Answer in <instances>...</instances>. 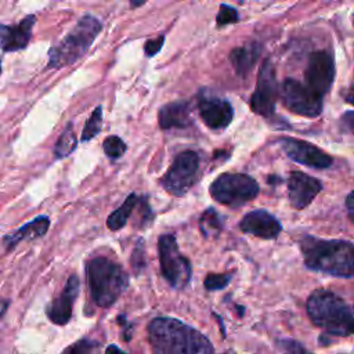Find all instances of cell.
<instances>
[{"label": "cell", "mask_w": 354, "mask_h": 354, "mask_svg": "<svg viewBox=\"0 0 354 354\" xmlns=\"http://www.w3.org/2000/svg\"><path fill=\"white\" fill-rule=\"evenodd\" d=\"M8 304H10V301H8V300H3V299H0V318H1V317L4 315V313L7 311Z\"/></svg>", "instance_id": "35"}, {"label": "cell", "mask_w": 354, "mask_h": 354, "mask_svg": "<svg viewBox=\"0 0 354 354\" xmlns=\"http://www.w3.org/2000/svg\"><path fill=\"white\" fill-rule=\"evenodd\" d=\"M353 24H354V19H353Z\"/></svg>", "instance_id": "39"}, {"label": "cell", "mask_w": 354, "mask_h": 354, "mask_svg": "<svg viewBox=\"0 0 354 354\" xmlns=\"http://www.w3.org/2000/svg\"><path fill=\"white\" fill-rule=\"evenodd\" d=\"M102 29V24L94 15H83L69 33L48 51L47 68H64L75 64L90 48Z\"/></svg>", "instance_id": "5"}, {"label": "cell", "mask_w": 354, "mask_h": 354, "mask_svg": "<svg viewBox=\"0 0 354 354\" xmlns=\"http://www.w3.org/2000/svg\"><path fill=\"white\" fill-rule=\"evenodd\" d=\"M322 185L317 178L303 171H293L288 178V196L290 205L297 210L307 207L319 194Z\"/></svg>", "instance_id": "13"}, {"label": "cell", "mask_w": 354, "mask_h": 354, "mask_svg": "<svg viewBox=\"0 0 354 354\" xmlns=\"http://www.w3.org/2000/svg\"><path fill=\"white\" fill-rule=\"evenodd\" d=\"M300 249L307 268L340 278L354 277V246L347 241H325L306 235Z\"/></svg>", "instance_id": "2"}, {"label": "cell", "mask_w": 354, "mask_h": 354, "mask_svg": "<svg viewBox=\"0 0 354 354\" xmlns=\"http://www.w3.org/2000/svg\"><path fill=\"white\" fill-rule=\"evenodd\" d=\"M281 148L285 151V153L293 159L297 163L306 165L308 167L314 169H326L332 165L333 159L315 145H311L310 142L296 140V138H282L279 141Z\"/></svg>", "instance_id": "12"}, {"label": "cell", "mask_w": 354, "mask_h": 354, "mask_svg": "<svg viewBox=\"0 0 354 354\" xmlns=\"http://www.w3.org/2000/svg\"><path fill=\"white\" fill-rule=\"evenodd\" d=\"M35 15H26L18 25L0 24V48L6 53L24 50L32 36Z\"/></svg>", "instance_id": "17"}, {"label": "cell", "mask_w": 354, "mask_h": 354, "mask_svg": "<svg viewBox=\"0 0 354 354\" xmlns=\"http://www.w3.org/2000/svg\"><path fill=\"white\" fill-rule=\"evenodd\" d=\"M0 73H1V59H0Z\"/></svg>", "instance_id": "38"}, {"label": "cell", "mask_w": 354, "mask_h": 354, "mask_svg": "<svg viewBox=\"0 0 354 354\" xmlns=\"http://www.w3.org/2000/svg\"><path fill=\"white\" fill-rule=\"evenodd\" d=\"M50 227V218L47 216H37L33 220L28 221L22 227H19L17 231L12 234L4 236V245L7 250L14 249L18 243L22 241H29V239H36L48 231Z\"/></svg>", "instance_id": "19"}, {"label": "cell", "mask_w": 354, "mask_h": 354, "mask_svg": "<svg viewBox=\"0 0 354 354\" xmlns=\"http://www.w3.org/2000/svg\"><path fill=\"white\" fill-rule=\"evenodd\" d=\"M335 77V61L330 53L325 50L315 51L310 55L307 68L304 71V79H306V86L314 91L315 94L324 97Z\"/></svg>", "instance_id": "11"}, {"label": "cell", "mask_w": 354, "mask_h": 354, "mask_svg": "<svg viewBox=\"0 0 354 354\" xmlns=\"http://www.w3.org/2000/svg\"><path fill=\"white\" fill-rule=\"evenodd\" d=\"M144 3H145V1H131L130 6H131V7H140V6H142Z\"/></svg>", "instance_id": "37"}, {"label": "cell", "mask_w": 354, "mask_h": 354, "mask_svg": "<svg viewBox=\"0 0 354 354\" xmlns=\"http://www.w3.org/2000/svg\"><path fill=\"white\" fill-rule=\"evenodd\" d=\"M278 95V84L274 65L266 59L259 71L254 91L250 98V108L254 113L261 116H271L274 113Z\"/></svg>", "instance_id": "10"}, {"label": "cell", "mask_w": 354, "mask_h": 354, "mask_svg": "<svg viewBox=\"0 0 354 354\" xmlns=\"http://www.w3.org/2000/svg\"><path fill=\"white\" fill-rule=\"evenodd\" d=\"M342 122L350 129V130H354V112H347L343 115L342 118Z\"/></svg>", "instance_id": "33"}, {"label": "cell", "mask_w": 354, "mask_h": 354, "mask_svg": "<svg viewBox=\"0 0 354 354\" xmlns=\"http://www.w3.org/2000/svg\"><path fill=\"white\" fill-rule=\"evenodd\" d=\"M239 228L245 234H250L263 239H274L282 231L279 221L263 209L248 213L239 223Z\"/></svg>", "instance_id": "16"}, {"label": "cell", "mask_w": 354, "mask_h": 354, "mask_svg": "<svg viewBox=\"0 0 354 354\" xmlns=\"http://www.w3.org/2000/svg\"><path fill=\"white\" fill-rule=\"evenodd\" d=\"M104 152L111 159H118L126 152V144L124 141L118 136H109L102 142Z\"/></svg>", "instance_id": "24"}, {"label": "cell", "mask_w": 354, "mask_h": 354, "mask_svg": "<svg viewBox=\"0 0 354 354\" xmlns=\"http://www.w3.org/2000/svg\"><path fill=\"white\" fill-rule=\"evenodd\" d=\"M198 109L205 124L213 130H221L227 127L234 116L231 104L227 100L218 97H201L198 101Z\"/></svg>", "instance_id": "14"}, {"label": "cell", "mask_w": 354, "mask_h": 354, "mask_svg": "<svg viewBox=\"0 0 354 354\" xmlns=\"http://www.w3.org/2000/svg\"><path fill=\"white\" fill-rule=\"evenodd\" d=\"M131 266L133 268L138 272L141 271L144 267H145V252H144V248H142V242L140 241L134 250H133V254H131Z\"/></svg>", "instance_id": "29"}, {"label": "cell", "mask_w": 354, "mask_h": 354, "mask_svg": "<svg viewBox=\"0 0 354 354\" xmlns=\"http://www.w3.org/2000/svg\"><path fill=\"white\" fill-rule=\"evenodd\" d=\"M191 109L185 101H174L163 105L159 109V127L163 130L183 129L191 124Z\"/></svg>", "instance_id": "18"}, {"label": "cell", "mask_w": 354, "mask_h": 354, "mask_svg": "<svg viewBox=\"0 0 354 354\" xmlns=\"http://www.w3.org/2000/svg\"><path fill=\"white\" fill-rule=\"evenodd\" d=\"M259 189L256 180L243 173H224L210 184V195L230 207H239L254 199Z\"/></svg>", "instance_id": "6"}, {"label": "cell", "mask_w": 354, "mask_h": 354, "mask_svg": "<svg viewBox=\"0 0 354 354\" xmlns=\"http://www.w3.org/2000/svg\"><path fill=\"white\" fill-rule=\"evenodd\" d=\"M259 53H260V48L256 43L234 48L230 54V61H231L234 69L236 71V73H239V75L248 73L252 69V66L254 65V62L259 57Z\"/></svg>", "instance_id": "20"}, {"label": "cell", "mask_w": 354, "mask_h": 354, "mask_svg": "<svg viewBox=\"0 0 354 354\" xmlns=\"http://www.w3.org/2000/svg\"><path fill=\"white\" fill-rule=\"evenodd\" d=\"M77 145V140L75 136V131L72 129V123H69L65 130L61 133L58 140L55 141L54 145V156L55 159H64L69 156Z\"/></svg>", "instance_id": "22"}, {"label": "cell", "mask_w": 354, "mask_h": 354, "mask_svg": "<svg viewBox=\"0 0 354 354\" xmlns=\"http://www.w3.org/2000/svg\"><path fill=\"white\" fill-rule=\"evenodd\" d=\"M231 281V275L230 274H209L205 278V288L207 290H220L223 288H225Z\"/></svg>", "instance_id": "27"}, {"label": "cell", "mask_w": 354, "mask_h": 354, "mask_svg": "<svg viewBox=\"0 0 354 354\" xmlns=\"http://www.w3.org/2000/svg\"><path fill=\"white\" fill-rule=\"evenodd\" d=\"M198 169V153L194 151H184L174 158L169 170L160 178V184L170 195L183 196L195 183Z\"/></svg>", "instance_id": "8"}, {"label": "cell", "mask_w": 354, "mask_h": 354, "mask_svg": "<svg viewBox=\"0 0 354 354\" xmlns=\"http://www.w3.org/2000/svg\"><path fill=\"white\" fill-rule=\"evenodd\" d=\"M346 101L351 105H354V86L348 90V93L346 94Z\"/></svg>", "instance_id": "36"}, {"label": "cell", "mask_w": 354, "mask_h": 354, "mask_svg": "<svg viewBox=\"0 0 354 354\" xmlns=\"http://www.w3.org/2000/svg\"><path fill=\"white\" fill-rule=\"evenodd\" d=\"M148 340L153 354H214L205 335L176 318H153L148 325Z\"/></svg>", "instance_id": "1"}, {"label": "cell", "mask_w": 354, "mask_h": 354, "mask_svg": "<svg viewBox=\"0 0 354 354\" xmlns=\"http://www.w3.org/2000/svg\"><path fill=\"white\" fill-rule=\"evenodd\" d=\"M346 207H347V213L348 217L351 218V221L354 223V191H351L347 198H346Z\"/></svg>", "instance_id": "32"}, {"label": "cell", "mask_w": 354, "mask_h": 354, "mask_svg": "<svg viewBox=\"0 0 354 354\" xmlns=\"http://www.w3.org/2000/svg\"><path fill=\"white\" fill-rule=\"evenodd\" d=\"M281 350H283L286 354H311L308 353L300 343L290 340V339H283L281 342H278Z\"/></svg>", "instance_id": "30"}, {"label": "cell", "mask_w": 354, "mask_h": 354, "mask_svg": "<svg viewBox=\"0 0 354 354\" xmlns=\"http://www.w3.org/2000/svg\"><path fill=\"white\" fill-rule=\"evenodd\" d=\"M101 127H102V108L100 105V106H97L93 111V113L90 115V118L84 123V127L82 130L80 141H90V140H93L100 133Z\"/></svg>", "instance_id": "23"}, {"label": "cell", "mask_w": 354, "mask_h": 354, "mask_svg": "<svg viewBox=\"0 0 354 354\" xmlns=\"http://www.w3.org/2000/svg\"><path fill=\"white\" fill-rule=\"evenodd\" d=\"M158 250L163 278L176 289L185 288L191 279V264L180 253L176 236L173 234L162 235L158 241Z\"/></svg>", "instance_id": "7"}, {"label": "cell", "mask_w": 354, "mask_h": 354, "mask_svg": "<svg viewBox=\"0 0 354 354\" xmlns=\"http://www.w3.org/2000/svg\"><path fill=\"white\" fill-rule=\"evenodd\" d=\"M306 307L310 319L326 333L335 336L354 333V314L350 306L336 293L317 289L307 299Z\"/></svg>", "instance_id": "3"}, {"label": "cell", "mask_w": 354, "mask_h": 354, "mask_svg": "<svg viewBox=\"0 0 354 354\" xmlns=\"http://www.w3.org/2000/svg\"><path fill=\"white\" fill-rule=\"evenodd\" d=\"M201 230L205 235L210 234V232H217L221 230L223 227V221L220 218V216L216 213V210L213 209H207L202 217H201Z\"/></svg>", "instance_id": "25"}, {"label": "cell", "mask_w": 354, "mask_h": 354, "mask_svg": "<svg viewBox=\"0 0 354 354\" xmlns=\"http://www.w3.org/2000/svg\"><path fill=\"white\" fill-rule=\"evenodd\" d=\"M163 41H165V37H163V36H158L156 39L148 40V41L145 43V46H144L145 55L153 57L156 53H159V50H160L162 46H163Z\"/></svg>", "instance_id": "31"}, {"label": "cell", "mask_w": 354, "mask_h": 354, "mask_svg": "<svg viewBox=\"0 0 354 354\" xmlns=\"http://www.w3.org/2000/svg\"><path fill=\"white\" fill-rule=\"evenodd\" d=\"M80 282L76 275H71L61 295L55 297L46 308V314L51 322L57 325H65L72 317L73 303L79 295Z\"/></svg>", "instance_id": "15"}, {"label": "cell", "mask_w": 354, "mask_h": 354, "mask_svg": "<svg viewBox=\"0 0 354 354\" xmlns=\"http://www.w3.org/2000/svg\"><path fill=\"white\" fill-rule=\"evenodd\" d=\"M283 105L293 113L315 118L322 112V97L295 79H285L281 86Z\"/></svg>", "instance_id": "9"}, {"label": "cell", "mask_w": 354, "mask_h": 354, "mask_svg": "<svg viewBox=\"0 0 354 354\" xmlns=\"http://www.w3.org/2000/svg\"><path fill=\"white\" fill-rule=\"evenodd\" d=\"M86 278L91 299L100 307L112 306L129 285L126 271L118 263L104 256L87 261Z\"/></svg>", "instance_id": "4"}, {"label": "cell", "mask_w": 354, "mask_h": 354, "mask_svg": "<svg viewBox=\"0 0 354 354\" xmlns=\"http://www.w3.org/2000/svg\"><path fill=\"white\" fill-rule=\"evenodd\" d=\"M62 354H100V344L91 339H82L66 347Z\"/></svg>", "instance_id": "26"}, {"label": "cell", "mask_w": 354, "mask_h": 354, "mask_svg": "<svg viewBox=\"0 0 354 354\" xmlns=\"http://www.w3.org/2000/svg\"><path fill=\"white\" fill-rule=\"evenodd\" d=\"M238 19H239L238 11L234 7L227 6V4L220 6V10H218V14H217V18H216V22H217L218 26L228 25V24H235Z\"/></svg>", "instance_id": "28"}, {"label": "cell", "mask_w": 354, "mask_h": 354, "mask_svg": "<svg viewBox=\"0 0 354 354\" xmlns=\"http://www.w3.org/2000/svg\"><path fill=\"white\" fill-rule=\"evenodd\" d=\"M138 199L136 196V194H130L124 202L113 212L108 216L106 218V227L111 230V231H118L120 228H123L129 220V217L131 216L136 205H137Z\"/></svg>", "instance_id": "21"}, {"label": "cell", "mask_w": 354, "mask_h": 354, "mask_svg": "<svg viewBox=\"0 0 354 354\" xmlns=\"http://www.w3.org/2000/svg\"><path fill=\"white\" fill-rule=\"evenodd\" d=\"M105 354H126L124 351H122L118 346H115V344H109L108 347H106V350H105Z\"/></svg>", "instance_id": "34"}]
</instances>
